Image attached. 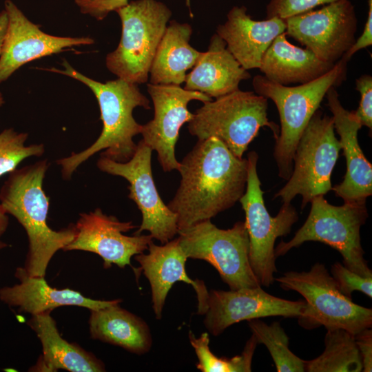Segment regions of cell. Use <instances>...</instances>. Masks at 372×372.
I'll use <instances>...</instances> for the list:
<instances>
[{
    "label": "cell",
    "instance_id": "1",
    "mask_svg": "<svg viewBox=\"0 0 372 372\" xmlns=\"http://www.w3.org/2000/svg\"><path fill=\"white\" fill-rule=\"evenodd\" d=\"M247 160L238 158L218 138L198 140L180 163V180L167 204L178 231L211 220L233 207L246 189Z\"/></svg>",
    "mask_w": 372,
    "mask_h": 372
},
{
    "label": "cell",
    "instance_id": "2",
    "mask_svg": "<svg viewBox=\"0 0 372 372\" xmlns=\"http://www.w3.org/2000/svg\"><path fill=\"white\" fill-rule=\"evenodd\" d=\"M61 65L63 69L45 70L68 76L88 87L98 101L103 122L101 134L90 147L56 161L61 166L63 178L70 180L83 163L101 150H103L101 156L118 162L130 160L137 145L133 138L141 134L142 130V125L133 116V110L137 107L149 110V100L136 84L119 78L101 83L79 72L66 60H63Z\"/></svg>",
    "mask_w": 372,
    "mask_h": 372
},
{
    "label": "cell",
    "instance_id": "3",
    "mask_svg": "<svg viewBox=\"0 0 372 372\" xmlns=\"http://www.w3.org/2000/svg\"><path fill=\"white\" fill-rule=\"evenodd\" d=\"M49 167L47 159L16 169L10 173L0 190V203L25 229L28 251L23 269L31 276L45 277L48 266L59 250L74 239V224L60 230L47 223L50 198L43 183Z\"/></svg>",
    "mask_w": 372,
    "mask_h": 372
},
{
    "label": "cell",
    "instance_id": "4",
    "mask_svg": "<svg viewBox=\"0 0 372 372\" xmlns=\"http://www.w3.org/2000/svg\"><path fill=\"white\" fill-rule=\"evenodd\" d=\"M347 61L341 58L323 76L298 86L283 85L256 75L252 80L254 92L270 99L280 116V130L276 139L273 156L278 176L287 180L293 169L296 147L305 127L331 87L340 85L346 79Z\"/></svg>",
    "mask_w": 372,
    "mask_h": 372
},
{
    "label": "cell",
    "instance_id": "5",
    "mask_svg": "<svg viewBox=\"0 0 372 372\" xmlns=\"http://www.w3.org/2000/svg\"><path fill=\"white\" fill-rule=\"evenodd\" d=\"M268 99L254 92L237 90L203 103L188 123L198 140L216 137L238 158H242L261 127H268L275 139L279 127L267 117Z\"/></svg>",
    "mask_w": 372,
    "mask_h": 372
},
{
    "label": "cell",
    "instance_id": "6",
    "mask_svg": "<svg viewBox=\"0 0 372 372\" xmlns=\"http://www.w3.org/2000/svg\"><path fill=\"white\" fill-rule=\"evenodd\" d=\"M311 209L302 226L288 242L275 247L276 257L308 241L320 242L337 250L344 265L364 277L372 276L361 245L360 228L368 218L365 203L344 202L335 206L320 195L311 200Z\"/></svg>",
    "mask_w": 372,
    "mask_h": 372
},
{
    "label": "cell",
    "instance_id": "7",
    "mask_svg": "<svg viewBox=\"0 0 372 372\" xmlns=\"http://www.w3.org/2000/svg\"><path fill=\"white\" fill-rule=\"evenodd\" d=\"M116 12L121 21V38L116 50L107 54L106 66L124 81L146 83L172 12L156 0L132 1Z\"/></svg>",
    "mask_w": 372,
    "mask_h": 372
},
{
    "label": "cell",
    "instance_id": "8",
    "mask_svg": "<svg viewBox=\"0 0 372 372\" xmlns=\"http://www.w3.org/2000/svg\"><path fill=\"white\" fill-rule=\"evenodd\" d=\"M274 280L282 289L297 291L304 298L305 308L298 318L305 329L341 328L355 335L371 328L372 309L342 294L323 264L316 263L308 271L285 272Z\"/></svg>",
    "mask_w": 372,
    "mask_h": 372
},
{
    "label": "cell",
    "instance_id": "9",
    "mask_svg": "<svg viewBox=\"0 0 372 372\" xmlns=\"http://www.w3.org/2000/svg\"><path fill=\"white\" fill-rule=\"evenodd\" d=\"M334 130L332 116L318 110L296 147L288 181L274 195L275 198L289 204L300 195L303 209L314 197L324 196L331 190V174L341 149Z\"/></svg>",
    "mask_w": 372,
    "mask_h": 372
},
{
    "label": "cell",
    "instance_id": "10",
    "mask_svg": "<svg viewBox=\"0 0 372 372\" xmlns=\"http://www.w3.org/2000/svg\"><path fill=\"white\" fill-rule=\"evenodd\" d=\"M178 242L187 258L205 260L230 288L261 286L249 261V240L242 221L228 229L218 228L211 220L178 231Z\"/></svg>",
    "mask_w": 372,
    "mask_h": 372
},
{
    "label": "cell",
    "instance_id": "11",
    "mask_svg": "<svg viewBox=\"0 0 372 372\" xmlns=\"http://www.w3.org/2000/svg\"><path fill=\"white\" fill-rule=\"evenodd\" d=\"M247 160L246 189L239 202L245 214L251 269L260 284L269 287L275 281L274 273L277 272L276 240L290 233L298 215L291 203H283L276 216L270 215L265 205L264 192L257 172L258 155L251 151Z\"/></svg>",
    "mask_w": 372,
    "mask_h": 372
},
{
    "label": "cell",
    "instance_id": "12",
    "mask_svg": "<svg viewBox=\"0 0 372 372\" xmlns=\"http://www.w3.org/2000/svg\"><path fill=\"white\" fill-rule=\"evenodd\" d=\"M152 149L141 139L132 157L125 162H118L101 156L96 163L99 170L126 179L128 197L137 205L142 222L134 234L147 231L154 239L165 244L178 234L176 215L164 203L156 189L152 172Z\"/></svg>",
    "mask_w": 372,
    "mask_h": 372
},
{
    "label": "cell",
    "instance_id": "13",
    "mask_svg": "<svg viewBox=\"0 0 372 372\" xmlns=\"http://www.w3.org/2000/svg\"><path fill=\"white\" fill-rule=\"evenodd\" d=\"M285 20L287 36L325 62L335 63L355 41L358 20L349 0L329 3Z\"/></svg>",
    "mask_w": 372,
    "mask_h": 372
},
{
    "label": "cell",
    "instance_id": "14",
    "mask_svg": "<svg viewBox=\"0 0 372 372\" xmlns=\"http://www.w3.org/2000/svg\"><path fill=\"white\" fill-rule=\"evenodd\" d=\"M154 105V117L142 125L143 142L157 153L158 161L164 172L178 170L180 162L175 155L179 131L193 118L187 107L192 100L203 103L212 99L198 91H192L176 85H147Z\"/></svg>",
    "mask_w": 372,
    "mask_h": 372
},
{
    "label": "cell",
    "instance_id": "15",
    "mask_svg": "<svg viewBox=\"0 0 372 372\" xmlns=\"http://www.w3.org/2000/svg\"><path fill=\"white\" fill-rule=\"evenodd\" d=\"M74 225L75 236L63 250L96 254L103 259L105 269L112 265L122 269L132 267V257L147 250L153 239L149 234L125 235L123 233L136 226L132 221L122 222L114 216H108L100 208L79 214Z\"/></svg>",
    "mask_w": 372,
    "mask_h": 372
},
{
    "label": "cell",
    "instance_id": "16",
    "mask_svg": "<svg viewBox=\"0 0 372 372\" xmlns=\"http://www.w3.org/2000/svg\"><path fill=\"white\" fill-rule=\"evenodd\" d=\"M4 10L8 24L0 53V83L30 61L94 42L89 37H58L44 32L11 0L5 1Z\"/></svg>",
    "mask_w": 372,
    "mask_h": 372
},
{
    "label": "cell",
    "instance_id": "17",
    "mask_svg": "<svg viewBox=\"0 0 372 372\" xmlns=\"http://www.w3.org/2000/svg\"><path fill=\"white\" fill-rule=\"evenodd\" d=\"M305 301H291L273 296L261 286L236 290H211L209 292L204 325L214 336L243 320L269 316L299 317Z\"/></svg>",
    "mask_w": 372,
    "mask_h": 372
},
{
    "label": "cell",
    "instance_id": "18",
    "mask_svg": "<svg viewBox=\"0 0 372 372\" xmlns=\"http://www.w3.org/2000/svg\"><path fill=\"white\" fill-rule=\"evenodd\" d=\"M148 254L135 255L139 263L137 273L143 272L149 280L152 291V309L156 319L162 317L167 296L173 285L184 282L193 287L198 300L199 315H205L207 309L209 292L202 280H192L187 274L185 263L188 259L182 250L178 238L162 245L151 241Z\"/></svg>",
    "mask_w": 372,
    "mask_h": 372
},
{
    "label": "cell",
    "instance_id": "19",
    "mask_svg": "<svg viewBox=\"0 0 372 372\" xmlns=\"http://www.w3.org/2000/svg\"><path fill=\"white\" fill-rule=\"evenodd\" d=\"M325 96L347 165L343 180L332 187L331 190L344 202L366 203L372 194V165L358 143V133L362 125L353 111H348L342 106L335 87H331Z\"/></svg>",
    "mask_w": 372,
    "mask_h": 372
},
{
    "label": "cell",
    "instance_id": "20",
    "mask_svg": "<svg viewBox=\"0 0 372 372\" xmlns=\"http://www.w3.org/2000/svg\"><path fill=\"white\" fill-rule=\"evenodd\" d=\"M227 17L225 23L217 27L216 34L243 68L259 69L272 41L285 32V20L277 17L254 20L245 6L233 7Z\"/></svg>",
    "mask_w": 372,
    "mask_h": 372
},
{
    "label": "cell",
    "instance_id": "21",
    "mask_svg": "<svg viewBox=\"0 0 372 372\" xmlns=\"http://www.w3.org/2000/svg\"><path fill=\"white\" fill-rule=\"evenodd\" d=\"M15 277L19 282L1 287L0 300L8 306L32 316L52 311L61 306H78L92 310L121 302L120 299L94 300L68 288H53L48 284L44 277L29 276L23 267L17 269Z\"/></svg>",
    "mask_w": 372,
    "mask_h": 372
},
{
    "label": "cell",
    "instance_id": "22",
    "mask_svg": "<svg viewBox=\"0 0 372 372\" xmlns=\"http://www.w3.org/2000/svg\"><path fill=\"white\" fill-rule=\"evenodd\" d=\"M250 77L216 33L207 50L202 52L192 70L187 74L184 88L216 99L238 90L240 82Z\"/></svg>",
    "mask_w": 372,
    "mask_h": 372
},
{
    "label": "cell",
    "instance_id": "23",
    "mask_svg": "<svg viewBox=\"0 0 372 372\" xmlns=\"http://www.w3.org/2000/svg\"><path fill=\"white\" fill-rule=\"evenodd\" d=\"M50 312L32 315L28 322L42 346L41 358L34 366V371H56L63 369L70 372L105 371V365L101 360L61 337Z\"/></svg>",
    "mask_w": 372,
    "mask_h": 372
},
{
    "label": "cell",
    "instance_id": "24",
    "mask_svg": "<svg viewBox=\"0 0 372 372\" xmlns=\"http://www.w3.org/2000/svg\"><path fill=\"white\" fill-rule=\"evenodd\" d=\"M335 64L320 60L309 49L290 43L285 32L267 48L259 70L271 81L288 85L312 81L330 71Z\"/></svg>",
    "mask_w": 372,
    "mask_h": 372
},
{
    "label": "cell",
    "instance_id": "25",
    "mask_svg": "<svg viewBox=\"0 0 372 372\" xmlns=\"http://www.w3.org/2000/svg\"><path fill=\"white\" fill-rule=\"evenodd\" d=\"M90 333L92 339L118 346L142 355L152 348L147 324L140 317L119 307V303L90 310Z\"/></svg>",
    "mask_w": 372,
    "mask_h": 372
},
{
    "label": "cell",
    "instance_id": "26",
    "mask_svg": "<svg viewBox=\"0 0 372 372\" xmlns=\"http://www.w3.org/2000/svg\"><path fill=\"white\" fill-rule=\"evenodd\" d=\"M192 34L189 24L169 21L150 68V83L180 85L185 82L187 71L202 54L189 44Z\"/></svg>",
    "mask_w": 372,
    "mask_h": 372
},
{
    "label": "cell",
    "instance_id": "27",
    "mask_svg": "<svg viewBox=\"0 0 372 372\" xmlns=\"http://www.w3.org/2000/svg\"><path fill=\"white\" fill-rule=\"evenodd\" d=\"M324 350L318 357L305 360L308 372H360L362 364L355 335L341 328L328 329Z\"/></svg>",
    "mask_w": 372,
    "mask_h": 372
},
{
    "label": "cell",
    "instance_id": "28",
    "mask_svg": "<svg viewBox=\"0 0 372 372\" xmlns=\"http://www.w3.org/2000/svg\"><path fill=\"white\" fill-rule=\"evenodd\" d=\"M248 325L258 343L267 348L278 372L305 371V360L290 351L289 337L279 322L268 324L259 319H253L248 320Z\"/></svg>",
    "mask_w": 372,
    "mask_h": 372
},
{
    "label": "cell",
    "instance_id": "29",
    "mask_svg": "<svg viewBox=\"0 0 372 372\" xmlns=\"http://www.w3.org/2000/svg\"><path fill=\"white\" fill-rule=\"evenodd\" d=\"M189 342L198 358L196 368L202 372H249L252 359L258 344L254 335L247 340L240 355L232 358H219L209 348V337L207 332L196 338L190 331Z\"/></svg>",
    "mask_w": 372,
    "mask_h": 372
},
{
    "label": "cell",
    "instance_id": "30",
    "mask_svg": "<svg viewBox=\"0 0 372 372\" xmlns=\"http://www.w3.org/2000/svg\"><path fill=\"white\" fill-rule=\"evenodd\" d=\"M28 134L7 128L0 133V177L15 170L24 159L41 156L43 144L25 145Z\"/></svg>",
    "mask_w": 372,
    "mask_h": 372
},
{
    "label": "cell",
    "instance_id": "31",
    "mask_svg": "<svg viewBox=\"0 0 372 372\" xmlns=\"http://www.w3.org/2000/svg\"><path fill=\"white\" fill-rule=\"evenodd\" d=\"M338 289L344 296L351 298L353 291L364 293L369 298L372 297V276H362L336 262L331 269Z\"/></svg>",
    "mask_w": 372,
    "mask_h": 372
},
{
    "label": "cell",
    "instance_id": "32",
    "mask_svg": "<svg viewBox=\"0 0 372 372\" xmlns=\"http://www.w3.org/2000/svg\"><path fill=\"white\" fill-rule=\"evenodd\" d=\"M340 0H270L267 6V18L277 17L282 19L312 10L324 4Z\"/></svg>",
    "mask_w": 372,
    "mask_h": 372
},
{
    "label": "cell",
    "instance_id": "33",
    "mask_svg": "<svg viewBox=\"0 0 372 372\" xmlns=\"http://www.w3.org/2000/svg\"><path fill=\"white\" fill-rule=\"evenodd\" d=\"M355 88L361 98L359 106L353 114L361 125L372 129V77L363 74L355 81Z\"/></svg>",
    "mask_w": 372,
    "mask_h": 372
},
{
    "label": "cell",
    "instance_id": "34",
    "mask_svg": "<svg viewBox=\"0 0 372 372\" xmlns=\"http://www.w3.org/2000/svg\"><path fill=\"white\" fill-rule=\"evenodd\" d=\"M128 0H75L81 13L97 20L104 19L110 12L127 5Z\"/></svg>",
    "mask_w": 372,
    "mask_h": 372
},
{
    "label": "cell",
    "instance_id": "35",
    "mask_svg": "<svg viewBox=\"0 0 372 372\" xmlns=\"http://www.w3.org/2000/svg\"><path fill=\"white\" fill-rule=\"evenodd\" d=\"M364 372L372 371V330L365 329L355 335Z\"/></svg>",
    "mask_w": 372,
    "mask_h": 372
},
{
    "label": "cell",
    "instance_id": "36",
    "mask_svg": "<svg viewBox=\"0 0 372 372\" xmlns=\"http://www.w3.org/2000/svg\"><path fill=\"white\" fill-rule=\"evenodd\" d=\"M368 16L363 32L342 56L347 61L356 52L372 45V0L368 1Z\"/></svg>",
    "mask_w": 372,
    "mask_h": 372
},
{
    "label": "cell",
    "instance_id": "37",
    "mask_svg": "<svg viewBox=\"0 0 372 372\" xmlns=\"http://www.w3.org/2000/svg\"><path fill=\"white\" fill-rule=\"evenodd\" d=\"M8 24V17L7 14L5 10H3L0 12V53L1 50V46L5 36V33L7 28Z\"/></svg>",
    "mask_w": 372,
    "mask_h": 372
},
{
    "label": "cell",
    "instance_id": "38",
    "mask_svg": "<svg viewBox=\"0 0 372 372\" xmlns=\"http://www.w3.org/2000/svg\"><path fill=\"white\" fill-rule=\"evenodd\" d=\"M9 225V218L0 203V238L5 234Z\"/></svg>",
    "mask_w": 372,
    "mask_h": 372
},
{
    "label": "cell",
    "instance_id": "39",
    "mask_svg": "<svg viewBox=\"0 0 372 372\" xmlns=\"http://www.w3.org/2000/svg\"><path fill=\"white\" fill-rule=\"evenodd\" d=\"M8 246V245L6 242H5L0 240V251L5 249Z\"/></svg>",
    "mask_w": 372,
    "mask_h": 372
},
{
    "label": "cell",
    "instance_id": "40",
    "mask_svg": "<svg viewBox=\"0 0 372 372\" xmlns=\"http://www.w3.org/2000/svg\"><path fill=\"white\" fill-rule=\"evenodd\" d=\"M4 103V99L2 94L0 92V107Z\"/></svg>",
    "mask_w": 372,
    "mask_h": 372
}]
</instances>
